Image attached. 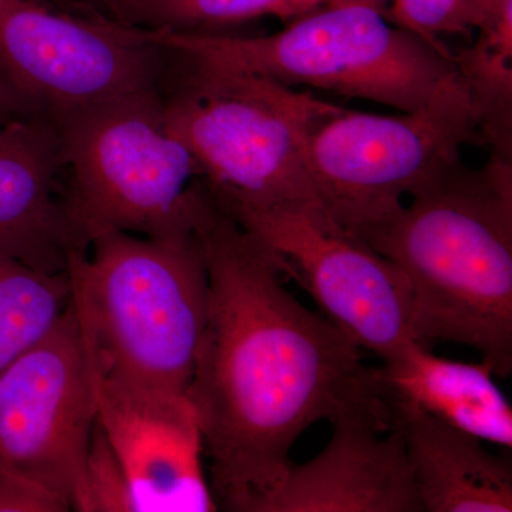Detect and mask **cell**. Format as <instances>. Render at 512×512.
I'll return each mask as SVG.
<instances>
[{"instance_id": "obj_1", "label": "cell", "mask_w": 512, "mask_h": 512, "mask_svg": "<svg viewBox=\"0 0 512 512\" xmlns=\"http://www.w3.org/2000/svg\"><path fill=\"white\" fill-rule=\"evenodd\" d=\"M208 312L188 400L218 510L256 512L312 424L379 392L362 349L286 289L284 265L197 181Z\"/></svg>"}, {"instance_id": "obj_2", "label": "cell", "mask_w": 512, "mask_h": 512, "mask_svg": "<svg viewBox=\"0 0 512 512\" xmlns=\"http://www.w3.org/2000/svg\"><path fill=\"white\" fill-rule=\"evenodd\" d=\"M359 239L409 281L417 342L466 345L511 375L512 154L448 164Z\"/></svg>"}, {"instance_id": "obj_3", "label": "cell", "mask_w": 512, "mask_h": 512, "mask_svg": "<svg viewBox=\"0 0 512 512\" xmlns=\"http://www.w3.org/2000/svg\"><path fill=\"white\" fill-rule=\"evenodd\" d=\"M66 272L101 375L131 392L188 399L210 295L195 231L165 239L100 232Z\"/></svg>"}, {"instance_id": "obj_4", "label": "cell", "mask_w": 512, "mask_h": 512, "mask_svg": "<svg viewBox=\"0 0 512 512\" xmlns=\"http://www.w3.org/2000/svg\"><path fill=\"white\" fill-rule=\"evenodd\" d=\"M175 59L217 72L255 74L400 111L424 106L456 77L454 53L393 25L382 0H329L266 36L146 29Z\"/></svg>"}, {"instance_id": "obj_5", "label": "cell", "mask_w": 512, "mask_h": 512, "mask_svg": "<svg viewBox=\"0 0 512 512\" xmlns=\"http://www.w3.org/2000/svg\"><path fill=\"white\" fill-rule=\"evenodd\" d=\"M173 59L180 73L164 96L165 120L218 204L325 210L306 153L309 121L325 100L268 77Z\"/></svg>"}, {"instance_id": "obj_6", "label": "cell", "mask_w": 512, "mask_h": 512, "mask_svg": "<svg viewBox=\"0 0 512 512\" xmlns=\"http://www.w3.org/2000/svg\"><path fill=\"white\" fill-rule=\"evenodd\" d=\"M67 197L87 241L104 231L191 234L200 170L167 126L161 89L116 97L56 121Z\"/></svg>"}, {"instance_id": "obj_7", "label": "cell", "mask_w": 512, "mask_h": 512, "mask_svg": "<svg viewBox=\"0 0 512 512\" xmlns=\"http://www.w3.org/2000/svg\"><path fill=\"white\" fill-rule=\"evenodd\" d=\"M484 146L476 110L460 74L424 106L375 114L328 103L309 121L306 153L320 201L356 238L400 210L421 185Z\"/></svg>"}, {"instance_id": "obj_8", "label": "cell", "mask_w": 512, "mask_h": 512, "mask_svg": "<svg viewBox=\"0 0 512 512\" xmlns=\"http://www.w3.org/2000/svg\"><path fill=\"white\" fill-rule=\"evenodd\" d=\"M170 55L144 28L84 18L50 0H0V84L33 114L161 89Z\"/></svg>"}, {"instance_id": "obj_9", "label": "cell", "mask_w": 512, "mask_h": 512, "mask_svg": "<svg viewBox=\"0 0 512 512\" xmlns=\"http://www.w3.org/2000/svg\"><path fill=\"white\" fill-rule=\"evenodd\" d=\"M227 211L278 255L286 275L301 282L322 315L360 349L387 360L416 340L413 293L406 276L336 224L328 211Z\"/></svg>"}, {"instance_id": "obj_10", "label": "cell", "mask_w": 512, "mask_h": 512, "mask_svg": "<svg viewBox=\"0 0 512 512\" xmlns=\"http://www.w3.org/2000/svg\"><path fill=\"white\" fill-rule=\"evenodd\" d=\"M96 419L89 356L72 301L46 338L0 373V474L72 510Z\"/></svg>"}, {"instance_id": "obj_11", "label": "cell", "mask_w": 512, "mask_h": 512, "mask_svg": "<svg viewBox=\"0 0 512 512\" xmlns=\"http://www.w3.org/2000/svg\"><path fill=\"white\" fill-rule=\"evenodd\" d=\"M330 423L326 447L308 463L291 464L256 512H423L383 383Z\"/></svg>"}, {"instance_id": "obj_12", "label": "cell", "mask_w": 512, "mask_h": 512, "mask_svg": "<svg viewBox=\"0 0 512 512\" xmlns=\"http://www.w3.org/2000/svg\"><path fill=\"white\" fill-rule=\"evenodd\" d=\"M89 363L97 421L123 468L134 512L217 511L190 400L131 392Z\"/></svg>"}, {"instance_id": "obj_13", "label": "cell", "mask_w": 512, "mask_h": 512, "mask_svg": "<svg viewBox=\"0 0 512 512\" xmlns=\"http://www.w3.org/2000/svg\"><path fill=\"white\" fill-rule=\"evenodd\" d=\"M87 247L67 197L56 121L26 114L0 124V254L62 274Z\"/></svg>"}, {"instance_id": "obj_14", "label": "cell", "mask_w": 512, "mask_h": 512, "mask_svg": "<svg viewBox=\"0 0 512 512\" xmlns=\"http://www.w3.org/2000/svg\"><path fill=\"white\" fill-rule=\"evenodd\" d=\"M387 396L423 512L512 511L510 461L485 450L476 437Z\"/></svg>"}, {"instance_id": "obj_15", "label": "cell", "mask_w": 512, "mask_h": 512, "mask_svg": "<svg viewBox=\"0 0 512 512\" xmlns=\"http://www.w3.org/2000/svg\"><path fill=\"white\" fill-rule=\"evenodd\" d=\"M387 392L470 436L511 450L510 400L487 362L463 363L410 342L376 369Z\"/></svg>"}, {"instance_id": "obj_16", "label": "cell", "mask_w": 512, "mask_h": 512, "mask_svg": "<svg viewBox=\"0 0 512 512\" xmlns=\"http://www.w3.org/2000/svg\"><path fill=\"white\" fill-rule=\"evenodd\" d=\"M473 45L454 53L484 146L512 154V0H493Z\"/></svg>"}, {"instance_id": "obj_17", "label": "cell", "mask_w": 512, "mask_h": 512, "mask_svg": "<svg viewBox=\"0 0 512 512\" xmlns=\"http://www.w3.org/2000/svg\"><path fill=\"white\" fill-rule=\"evenodd\" d=\"M70 302L67 272L47 274L0 254V373L46 338Z\"/></svg>"}, {"instance_id": "obj_18", "label": "cell", "mask_w": 512, "mask_h": 512, "mask_svg": "<svg viewBox=\"0 0 512 512\" xmlns=\"http://www.w3.org/2000/svg\"><path fill=\"white\" fill-rule=\"evenodd\" d=\"M329 0H150L143 28L212 33L249 20L301 18Z\"/></svg>"}, {"instance_id": "obj_19", "label": "cell", "mask_w": 512, "mask_h": 512, "mask_svg": "<svg viewBox=\"0 0 512 512\" xmlns=\"http://www.w3.org/2000/svg\"><path fill=\"white\" fill-rule=\"evenodd\" d=\"M384 12L399 26L444 53L443 36H471L483 25L493 0H382Z\"/></svg>"}, {"instance_id": "obj_20", "label": "cell", "mask_w": 512, "mask_h": 512, "mask_svg": "<svg viewBox=\"0 0 512 512\" xmlns=\"http://www.w3.org/2000/svg\"><path fill=\"white\" fill-rule=\"evenodd\" d=\"M80 512H134L130 487L113 448L96 419L83 480L72 504Z\"/></svg>"}, {"instance_id": "obj_21", "label": "cell", "mask_w": 512, "mask_h": 512, "mask_svg": "<svg viewBox=\"0 0 512 512\" xmlns=\"http://www.w3.org/2000/svg\"><path fill=\"white\" fill-rule=\"evenodd\" d=\"M67 12L84 18L143 28L144 15L150 0H50Z\"/></svg>"}, {"instance_id": "obj_22", "label": "cell", "mask_w": 512, "mask_h": 512, "mask_svg": "<svg viewBox=\"0 0 512 512\" xmlns=\"http://www.w3.org/2000/svg\"><path fill=\"white\" fill-rule=\"evenodd\" d=\"M67 505L59 498L0 474V512H64Z\"/></svg>"}, {"instance_id": "obj_23", "label": "cell", "mask_w": 512, "mask_h": 512, "mask_svg": "<svg viewBox=\"0 0 512 512\" xmlns=\"http://www.w3.org/2000/svg\"><path fill=\"white\" fill-rule=\"evenodd\" d=\"M26 114L33 113H30L3 84H0V124L15 119V117L26 116Z\"/></svg>"}]
</instances>
